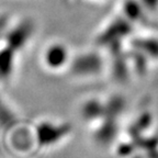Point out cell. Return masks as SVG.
<instances>
[{"instance_id":"cell-4","label":"cell","mask_w":158,"mask_h":158,"mask_svg":"<svg viewBox=\"0 0 158 158\" xmlns=\"http://www.w3.org/2000/svg\"><path fill=\"white\" fill-rule=\"evenodd\" d=\"M33 25L29 21H25V22L19 24V27L12 30L10 35L8 36V43H9L8 45H10L9 47L12 49H20L21 47H23L31 37Z\"/></svg>"},{"instance_id":"cell-5","label":"cell","mask_w":158,"mask_h":158,"mask_svg":"<svg viewBox=\"0 0 158 158\" xmlns=\"http://www.w3.org/2000/svg\"><path fill=\"white\" fill-rule=\"evenodd\" d=\"M13 67V49L7 47L0 52V78L6 79L11 75Z\"/></svg>"},{"instance_id":"cell-3","label":"cell","mask_w":158,"mask_h":158,"mask_svg":"<svg viewBox=\"0 0 158 158\" xmlns=\"http://www.w3.org/2000/svg\"><path fill=\"white\" fill-rule=\"evenodd\" d=\"M69 58L68 51L65 45L54 43L47 47L44 55L45 64L52 69H59L67 64Z\"/></svg>"},{"instance_id":"cell-6","label":"cell","mask_w":158,"mask_h":158,"mask_svg":"<svg viewBox=\"0 0 158 158\" xmlns=\"http://www.w3.org/2000/svg\"><path fill=\"white\" fill-rule=\"evenodd\" d=\"M102 104L97 101H89L84 108V115L87 118H96L102 113Z\"/></svg>"},{"instance_id":"cell-1","label":"cell","mask_w":158,"mask_h":158,"mask_svg":"<svg viewBox=\"0 0 158 158\" xmlns=\"http://www.w3.org/2000/svg\"><path fill=\"white\" fill-rule=\"evenodd\" d=\"M102 68V59L98 54L85 53L77 56L73 63V72L78 76H91L100 73Z\"/></svg>"},{"instance_id":"cell-2","label":"cell","mask_w":158,"mask_h":158,"mask_svg":"<svg viewBox=\"0 0 158 158\" xmlns=\"http://www.w3.org/2000/svg\"><path fill=\"white\" fill-rule=\"evenodd\" d=\"M68 132V127L64 125H55V124L44 122L37 127V141L41 145L47 146L58 142Z\"/></svg>"}]
</instances>
